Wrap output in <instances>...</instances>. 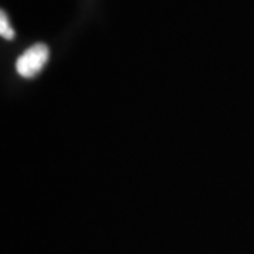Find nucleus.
I'll return each instance as SVG.
<instances>
[{
	"instance_id": "1",
	"label": "nucleus",
	"mask_w": 254,
	"mask_h": 254,
	"mask_svg": "<svg viewBox=\"0 0 254 254\" xmlns=\"http://www.w3.org/2000/svg\"><path fill=\"white\" fill-rule=\"evenodd\" d=\"M50 58V50L46 44L38 43L30 48H27L23 54L20 55L16 61V69L20 76L31 79L37 76L46 66L47 61Z\"/></svg>"
},
{
	"instance_id": "2",
	"label": "nucleus",
	"mask_w": 254,
	"mask_h": 254,
	"mask_svg": "<svg viewBox=\"0 0 254 254\" xmlns=\"http://www.w3.org/2000/svg\"><path fill=\"white\" fill-rule=\"evenodd\" d=\"M0 34L6 40H13L14 38V31H13V28L10 27L9 18H7L4 11H1V14H0Z\"/></svg>"
}]
</instances>
